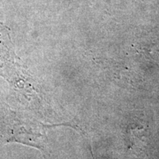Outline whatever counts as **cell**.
I'll return each mask as SVG.
<instances>
[{
    "label": "cell",
    "instance_id": "6da1fadb",
    "mask_svg": "<svg viewBox=\"0 0 159 159\" xmlns=\"http://www.w3.org/2000/svg\"><path fill=\"white\" fill-rule=\"evenodd\" d=\"M45 136L25 122L16 113L7 110L0 115V148L7 143L17 142L44 152Z\"/></svg>",
    "mask_w": 159,
    "mask_h": 159
}]
</instances>
